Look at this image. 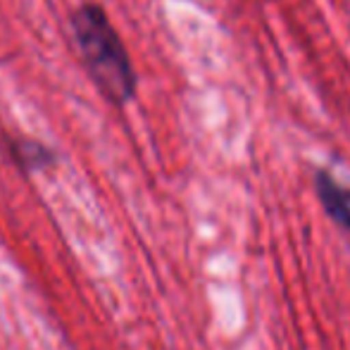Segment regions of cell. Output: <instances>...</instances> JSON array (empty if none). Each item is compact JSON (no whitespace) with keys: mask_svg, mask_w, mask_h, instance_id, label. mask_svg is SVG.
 <instances>
[{"mask_svg":"<svg viewBox=\"0 0 350 350\" xmlns=\"http://www.w3.org/2000/svg\"><path fill=\"white\" fill-rule=\"evenodd\" d=\"M74 43L96 88L115 105L136 93V72L117 29L98 3H83L72 12Z\"/></svg>","mask_w":350,"mask_h":350,"instance_id":"obj_1","label":"cell"},{"mask_svg":"<svg viewBox=\"0 0 350 350\" xmlns=\"http://www.w3.org/2000/svg\"><path fill=\"white\" fill-rule=\"evenodd\" d=\"M314 186H317V196L322 200L324 210L329 212V217L350 229V189L338 184L329 172H317Z\"/></svg>","mask_w":350,"mask_h":350,"instance_id":"obj_2","label":"cell"},{"mask_svg":"<svg viewBox=\"0 0 350 350\" xmlns=\"http://www.w3.org/2000/svg\"><path fill=\"white\" fill-rule=\"evenodd\" d=\"M12 148H14V155H17L19 160H22V165H27V167H41L53 160L51 150H46V148L38 146V143L24 141V143H14Z\"/></svg>","mask_w":350,"mask_h":350,"instance_id":"obj_3","label":"cell"}]
</instances>
